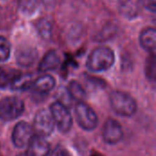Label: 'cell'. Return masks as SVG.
<instances>
[{
	"label": "cell",
	"mask_w": 156,
	"mask_h": 156,
	"mask_svg": "<svg viewBox=\"0 0 156 156\" xmlns=\"http://www.w3.org/2000/svg\"><path fill=\"white\" fill-rule=\"evenodd\" d=\"M144 6L146 8H148L149 10H151L153 12L155 11V0H144Z\"/></svg>",
	"instance_id": "22"
},
{
	"label": "cell",
	"mask_w": 156,
	"mask_h": 156,
	"mask_svg": "<svg viewBox=\"0 0 156 156\" xmlns=\"http://www.w3.org/2000/svg\"><path fill=\"white\" fill-rule=\"evenodd\" d=\"M115 61L114 52L108 47H98L90 54L86 66L91 72H102L111 69Z\"/></svg>",
	"instance_id": "1"
},
{
	"label": "cell",
	"mask_w": 156,
	"mask_h": 156,
	"mask_svg": "<svg viewBox=\"0 0 156 156\" xmlns=\"http://www.w3.org/2000/svg\"><path fill=\"white\" fill-rule=\"evenodd\" d=\"M140 45L147 52L153 54L156 48V31L154 27H146L140 34Z\"/></svg>",
	"instance_id": "11"
},
{
	"label": "cell",
	"mask_w": 156,
	"mask_h": 156,
	"mask_svg": "<svg viewBox=\"0 0 156 156\" xmlns=\"http://www.w3.org/2000/svg\"><path fill=\"white\" fill-rule=\"evenodd\" d=\"M59 64H60V57L58 53L56 50L51 49L48 51L40 60L38 64V71L48 72V71L54 70L58 69Z\"/></svg>",
	"instance_id": "10"
},
{
	"label": "cell",
	"mask_w": 156,
	"mask_h": 156,
	"mask_svg": "<svg viewBox=\"0 0 156 156\" xmlns=\"http://www.w3.org/2000/svg\"><path fill=\"white\" fill-rule=\"evenodd\" d=\"M49 156H71V154L65 147L58 145L54 148V150L49 154Z\"/></svg>",
	"instance_id": "20"
},
{
	"label": "cell",
	"mask_w": 156,
	"mask_h": 156,
	"mask_svg": "<svg viewBox=\"0 0 156 156\" xmlns=\"http://www.w3.org/2000/svg\"><path fill=\"white\" fill-rule=\"evenodd\" d=\"M37 29L39 31V33L41 35H43L44 37H47L49 35V31H50V27L48 25V22H45L44 25L40 22V24H38V27H37Z\"/></svg>",
	"instance_id": "21"
},
{
	"label": "cell",
	"mask_w": 156,
	"mask_h": 156,
	"mask_svg": "<svg viewBox=\"0 0 156 156\" xmlns=\"http://www.w3.org/2000/svg\"><path fill=\"white\" fill-rule=\"evenodd\" d=\"M58 97H59V100L57 101L60 102L61 104H63V105L66 106L67 108H69V107L71 105L72 101H73V100H72V98L70 97V95L69 94L67 89H64V90H59Z\"/></svg>",
	"instance_id": "19"
},
{
	"label": "cell",
	"mask_w": 156,
	"mask_h": 156,
	"mask_svg": "<svg viewBox=\"0 0 156 156\" xmlns=\"http://www.w3.org/2000/svg\"><path fill=\"white\" fill-rule=\"evenodd\" d=\"M49 112L52 115L55 126L60 133H66L71 129L73 121L69 108L58 101H55L51 104Z\"/></svg>",
	"instance_id": "5"
},
{
	"label": "cell",
	"mask_w": 156,
	"mask_h": 156,
	"mask_svg": "<svg viewBox=\"0 0 156 156\" xmlns=\"http://www.w3.org/2000/svg\"><path fill=\"white\" fill-rule=\"evenodd\" d=\"M123 131L121 124L113 119H109L105 122L102 128L103 141L108 144H116L122 141Z\"/></svg>",
	"instance_id": "8"
},
{
	"label": "cell",
	"mask_w": 156,
	"mask_h": 156,
	"mask_svg": "<svg viewBox=\"0 0 156 156\" xmlns=\"http://www.w3.org/2000/svg\"><path fill=\"white\" fill-rule=\"evenodd\" d=\"M34 133L44 138L50 136L54 132L55 123L52 118V115L49 111L47 109H41L37 112L33 125H32Z\"/></svg>",
	"instance_id": "6"
},
{
	"label": "cell",
	"mask_w": 156,
	"mask_h": 156,
	"mask_svg": "<svg viewBox=\"0 0 156 156\" xmlns=\"http://www.w3.org/2000/svg\"><path fill=\"white\" fill-rule=\"evenodd\" d=\"M22 73L13 68L1 66L0 67V89H7L11 87L14 81Z\"/></svg>",
	"instance_id": "13"
},
{
	"label": "cell",
	"mask_w": 156,
	"mask_h": 156,
	"mask_svg": "<svg viewBox=\"0 0 156 156\" xmlns=\"http://www.w3.org/2000/svg\"><path fill=\"white\" fill-rule=\"evenodd\" d=\"M110 104L113 112L122 117H132L137 111L136 101L130 94L121 90L112 92Z\"/></svg>",
	"instance_id": "2"
},
{
	"label": "cell",
	"mask_w": 156,
	"mask_h": 156,
	"mask_svg": "<svg viewBox=\"0 0 156 156\" xmlns=\"http://www.w3.org/2000/svg\"><path fill=\"white\" fill-rule=\"evenodd\" d=\"M32 126L27 122H19L12 132V143L16 148H25L34 136Z\"/></svg>",
	"instance_id": "7"
},
{
	"label": "cell",
	"mask_w": 156,
	"mask_h": 156,
	"mask_svg": "<svg viewBox=\"0 0 156 156\" xmlns=\"http://www.w3.org/2000/svg\"><path fill=\"white\" fill-rule=\"evenodd\" d=\"M16 156H27L26 154H17Z\"/></svg>",
	"instance_id": "23"
},
{
	"label": "cell",
	"mask_w": 156,
	"mask_h": 156,
	"mask_svg": "<svg viewBox=\"0 0 156 156\" xmlns=\"http://www.w3.org/2000/svg\"><path fill=\"white\" fill-rule=\"evenodd\" d=\"M27 156H48L50 153V145L46 138L34 134L27 146Z\"/></svg>",
	"instance_id": "9"
},
{
	"label": "cell",
	"mask_w": 156,
	"mask_h": 156,
	"mask_svg": "<svg viewBox=\"0 0 156 156\" xmlns=\"http://www.w3.org/2000/svg\"><path fill=\"white\" fill-rule=\"evenodd\" d=\"M145 73L149 80L151 81H155L156 77V59L154 53L151 54L147 60H146V65H145Z\"/></svg>",
	"instance_id": "17"
},
{
	"label": "cell",
	"mask_w": 156,
	"mask_h": 156,
	"mask_svg": "<svg viewBox=\"0 0 156 156\" xmlns=\"http://www.w3.org/2000/svg\"><path fill=\"white\" fill-rule=\"evenodd\" d=\"M10 52H11V45L9 41L0 36V61H5L9 58L10 57Z\"/></svg>",
	"instance_id": "18"
},
{
	"label": "cell",
	"mask_w": 156,
	"mask_h": 156,
	"mask_svg": "<svg viewBox=\"0 0 156 156\" xmlns=\"http://www.w3.org/2000/svg\"><path fill=\"white\" fill-rule=\"evenodd\" d=\"M75 116L78 124L85 131H92L98 125V116L91 107L84 101H79L75 107Z\"/></svg>",
	"instance_id": "4"
},
{
	"label": "cell",
	"mask_w": 156,
	"mask_h": 156,
	"mask_svg": "<svg viewBox=\"0 0 156 156\" xmlns=\"http://www.w3.org/2000/svg\"><path fill=\"white\" fill-rule=\"evenodd\" d=\"M37 51L31 48H24L16 52V62L21 67H29L37 59Z\"/></svg>",
	"instance_id": "14"
},
{
	"label": "cell",
	"mask_w": 156,
	"mask_h": 156,
	"mask_svg": "<svg viewBox=\"0 0 156 156\" xmlns=\"http://www.w3.org/2000/svg\"><path fill=\"white\" fill-rule=\"evenodd\" d=\"M69 94L72 98L73 101H83V100L86 98V91L84 90L83 87L76 80H71L69 81L68 87L66 88Z\"/></svg>",
	"instance_id": "15"
},
{
	"label": "cell",
	"mask_w": 156,
	"mask_h": 156,
	"mask_svg": "<svg viewBox=\"0 0 156 156\" xmlns=\"http://www.w3.org/2000/svg\"><path fill=\"white\" fill-rule=\"evenodd\" d=\"M91 156H100V155H98V154H96V155H94V154H92Z\"/></svg>",
	"instance_id": "24"
},
{
	"label": "cell",
	"mask_w": 156,
	"mask_h": 156,
	"mask_svg": "<svg viewBox=\"0 0 156 156\" xmlns=\"http://www.w3.org/2000/svg\"><path fill=\"white\" fill-rule=\"evenodd\" d=\"M33 76L31 74H21L11 85L10 89L13 90H27L31 89V86L33 84Z\"/></svg>",
	"instance_id": "16"
},
{
	"label": "cell",
	"mask_w": 156,
	"mask_h": 156,
	"mask_svg": "<svg viewBox=\"0 0 156 156\" xmlns=\"http://www.w3.org/2000/svg\"><path fill=\"white\" fill-rule=\"evenodd\" d=\"M25 110L24 101L17 97H5L0 101V119L12 122L19 118Z\"/></svg>",
	"instance_id": "3"
},
{
	"label": "cell",
	"mask_w": 156,
	"mask_h": 156,
	"mask_svg": "<svg viewBox=\"0 0 156 156\" xmlns=\"http://www.w3.org/2000/svg\"><path fill=\"white\" fill-rule=\"evenodd\" d=\"M55 83V79L51 75L46 74L34 80L31 89L37 93H48L54 89Z\"/></svg>",
	"instance_id": "12"
}]
</instances>
